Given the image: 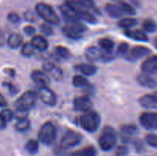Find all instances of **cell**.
<instances>
[{
    "label": "cell",
    "instance_id": "6da1fadb",
    "mask_svg": "<svg viewBox=\"0 0 157 156\" xmlns=\"http://www.w3.org/2000/svg\"><path fill=\"white\" fill-rule=\"evenodd\" d=\"M81 126L88 132L97 131L101 124V117L98 113L94 111L86 112L79 119Z\"/></svg>",
    "mask_w": 157,
    "mask_h": 156
},
{
    "label": "cell",
    "instance_id": "7a4b0ae2",
    "mask_svg": "<svg viewBox=\"0 0 157 156\" xmlns=\"http://www.w3.org/2000/svg\"><path fill=\"white\" fill-rule=\"evenodd\" d=\"M87 29L86 26L78 21V20H67V24L63 27L64 35L71 39H79L82 36V33Z\"/></svg>",
    "mask_w": 157,
    "mask_h": 156
},
{
    "label": "cell",
    "instance_id": "3957f363",
    "mask_svg": "<svg viewBox=\"0 0 157 156\" xmlns=\"http://www.w3.org/2000/svg\"><path fill=\"white\" fill-rule=\"evenodd\" d=\"M36 12L42 19L48 24L58 25L60 23V18L56 12L48 5L44 2L38 3L36 6Z\"/></svg>",
    "mask_w": 157,
    "mask_h": 156
},
{
    "label": "cell",
    "instance_id": "277c9868",
    "mask_svg": "<svg viewBox=\"0 0 157 156\" xmlns=\"http://www.w3.org/2000/svg\"><path fill=\"white\" fill-rule=\"evenodd\" d=\"M117 142V134L115 130L110 126H106L100 136L99 145L104 151H109L113 148Z\"/></svg>",
    "mask_w": 157,
    "mask_h": 156
},
{
    "label": "cell",
    "instance_id": "5b68a950",
    "mask_svg": "<svg viewBox=\"0 0 157 156\" xmlns=\"http://www.w3.org/2000/svg\"><path fill=\"white\" fill-rule=\"evenodd\" d=\"M57 130L55 125L50 122H47L41 127L38 132V139L46 145L53 143L56 138Z\"/></svg>",
    "mask_w": 157,
    "mask_h": 156
},
{
    "label": "cell",
    "instance_id": "8992f818",
    "mask_svg": "<svg viewBox=\"0 0 157 156\" xmlns=\"http://www.w3.org/2000/svg\"><path fill=\"white\" fill-rule=\"evenodd\" d=\"M36 94L32 91H26L15 101L16 110H29L32 108L36 101Z\"/></svg>",
    "mask_w": 157,
    "mask_h": 156
},
{
    "label": "cell",
    "instance_id": "52a82bcc",
    "mask_svg": "<svg viewBox=\"0 0 157 156\" xmlns=\"http://www.w3.org/2000/svg\"><path fill=\"white\" fill-rule=\"evenodd\" d=\"M81 141L82 136L81 134L73 130H68L61 140V147L64 149H68L79 145Z\"/></svg>",
    "mask_w": 157,
    "mask_h": 156
},
{
    "label": "cell",
    "instance_id": "ba28073f",
    "mask_svg": "<svg viewBox=\"0 0 157 156\" xmlns=\"http://www.w3.org/2000/svg\"><path fill=\"white\" fill-rule=\"evenodd\" d=\"M140 122L144 128L154 130L157 128V114L154 112H146L140 117Z\"/></svg>",
    "mask_w": 157,
    "mask_h": 156
},
{
    "label": "cell",
    "instance_id": "9c48e42d",
    "mask_svg": "<svg viewBox=\"0 0 157 156\" xmlns=\"http://www.w3.org/2000/svg\"><path fill=\"white\" fill-rule=\"evenodd\" d=\"M38 96L44 104L48 106H55L57 102L56 95L48 87H41L38 90Z\"/></svg>",
    "mask_w": 157,
    "mask_h": 156
},
{
    "label": "cell",
    "instance_id": "30bf717a",
    "mask_svg": "<svg viewBox=\"0 0 157 156\" xmlns=\"http://www.w3.org/2000/svg\"><path fill=\"white\" fill-rule=\"evenodd\" d=\"M150 52V50L144 46H135L130 51L125 55L127 59L130 61H136L140 58H144V56L148 54Z\"/></svg>",
    "mask_w": 157,
    "mask_h": 156
},
{
    "label": "cell",
    "instance_id": "8fae6325",
    "mask_svg": "<svg viewBox=\"0 0 157 156\" xmlns=\"http://www.w3.org/2000/svg\"><path fill=\"white\" fill-rule=\"evenodd\" d=\"M74 106L77 111L86 113V112L91 110L92 107H93V103L90 99L86 96H78L75 99Z\"/></svg>",
    "mask_w": 157,
    "mask_h": 156
},
{
    "label": "cell",
    "instance_id": "7c38bea8",
    "mask_svg": "<svg viewBox=\"0 0 157 156\" xmlns=\"http://www.w3.org/2000/svg\"><path fill=\"white\" fill-rule=\"evenodd\" d=\"M143 72L147 74H156L157 72V57L156 55L147 58L141 66Z\"/></svg>",
    "mask_w": 157,
    "mask_h": 156
},
{
    "label": "cell",
    "instance_id": "4fadbf2b",
    "mask_svg": "<svg viewBox=\"0 0 157 156\" xmlns=\"http://www.w3.org/2000/svg\"><path fill=\"white\" fill-rule=\"evenodd\" d=\"M85 56L90 61H104L105 52L96 47H89L85 51Z\"/></svg>",
    "mask_w": 157,
    "mask_h": 156
},
{
    "label": "cell",
    "instance_id": "5bb4252c",
    "mask_svg": "<svg viewBox=\"0 0 157 156\" xmlns=\"http://www.w3.org/2000/svg\"><path fill=\"white\" fill-rule=\"evenodd\" d=\"M139 102L143 107L146 109L157 108V96L154 94H147L143 96L139 99Z\"/></svg>",
    "mask_w": 157,
    "mask_h": 156
},
{
    "label": "cell",
    "instance_id": "9a60e30c",
    "mask_svg": "<svg viewBox=\"0 0 157 156\" xmlns=\"http://www.w3.org/2000/svg\"><path fill=\"white\" fill-rule=\"evenodd\" d=\"M32 79L35 83H36L38 85L41 87H48L50 84V79L48 76L40 70H35L32 73Z\"/></svg>",
    "mask_w": 157,
    "mask_h": 156
},
{
    "label": "cell",
    "instance_id": "2e32d148",
    "mask_svg": "<svg viewBox=\"0 0 157 156\" xmlns=\"http://www.w3.org/2000/svg\"><path fill=\"white\" fill-rule=\"evenodd\" d=\"M138 84L142 87H147V88H154L156 87V81L153 77H152L150 74L142 73L138 75L136 77Z\"/></svg>",
    "mask_w": 157,
    "mask_h": 156
},
{
    "label": "cell",
    "instance_id": "e0dca14e",
    "mask_svg": "<svg viewBox=\"0 0 157 156\" xmlns=\"http://www.w3.org/2000/svg\"><path fill=\"white\" fill-rule=\"evenodd\" d=\"M71 3V2H70ZM74 5V4H73ZM75 8H76V18L77 19H81L84 21H87L91 24H94L97 22V19L91 13H90L87 11L84 10V9H81V8H78L75 5Z\"/></svg>",
    "mask_w": 157,
    "mask_h": 156
},
{
    "label": "cell",
    "instance_id": "ac0fdd59",
    "mask_svg": "<svg viewBox=\"0 0 157 156\" xmlns=\"http://www.w3.org/2000/svg\"><path fill=\"white\" fill-rule=\"evenodd\" d=\"M137 132V128L134 125H125L121 128V138L124 141L130 140Z\"/></svg>",
    "mask_w": 157,
    "mask_h": 156
},
{
    "label": "cell",
    "instance_id": "d6986e66",
    "mask_svg": "<svg viewBox=\"0 0 157 156\" xmlns=\"http://www.w3.org/2000/svg\"><path fill=\"white\" fill-rule=\"evenodd\" d=\"M31 44L33 46L34 48L38 50H41V51L47 50L48 47V43L47 40L41 35H37V36L34 37Z\"/></svg>",
    "mask_w": 157,
    "mask_h": 156
},
{
    "label": "cell",
    "instance_id": "ffe728a7",
    "mask_svg": "<svg viewBox=\"0 0 157 156\" xmlns=\"http://www.w3.org/2000/svg\"><path fill=\"white\" fill-rule=\"evenodd\" d=\"M105 11L111 18H119L124 15L122 9L118 6L113 4H107L105 6Z\"/></svg>",
    "mask_w": 157,
    "mask_h": 156
},
{
    "label": "cell",
    "instance_id": "44dd1931",
    "mask_svg": "<svg viewBox=\"0 0 157 156\" xmlns=\"http://www.w3.org/2000/svg\"><path fill=\"white\" fill-rule=\"evenodd\" d=\"M125 35L129 38L136 40V41H147L148 40L147 35L143 31L140 30H129V29H127L125 32Z\"/></svg>",
    "mask_w": 157,
    "mask_h": 156
},
{
    "label": "cell",
    "instance_id": "7402d4cb",
    "mask_svg": "<svg viewBox=\"0 0 157 156\" xmlns=\"http://www.w3.org/2000/svg\"><path fill=\"white\" fill-rule=\"evenodd\" d=\"M97 151L94 147L87 146L74 151L70 156H96Z\"/></svg>",
    "mask_w": 157,
    "mask_h": 156
},
{
    "label": "cell",
    "instance_id": "603a6c76",
    "mask_svg": "<svg viewBox=\"0 0 157 156\" xmlns=\"http://www.w3.org/2000/svg\"><path fill=\"white\" fill-rule=\"evenodd\" d=\"M8 44L12 48H17L22 44V37L18 33H13L9 35Z\"/></svg>",
    "mask_w": 157,
    "mask_h": 156
},
{
    "label": "cell",
    "instance_id": "cb8c5ba5",
    "mask_svg": "<svg viewBox=\"0 0 157 156\" xmlns=\"http://www.w3.org/2000/svg\"><path fill=\"white\" fill-rule=\"evenodd\" d=\"M99 45L103 51L106 53H112V50L114 47V43L109 38H102L100 40Z\"/></svg>",
    "mask_w": 157,
    "mask_h": 156
},
{
    "label": "cell",
    "instance_id": "d4e9b609",
    "mask_svg": "<svg viewBox=\"0 0 157 156\" xmlns=\"http://www.w3.org/2000/svg\"><path fill=\"white\" fill-rule=\"evenodd\" d=\"M78 70L83 73V74L86 75V76H92V75L95 74L98 71V68L95 66L92 65V64H81L78 67Z\"/></svg>",
    "mask_w": 157,
    "mask_h": 156
},
{
    "label": "cell",
    "instance_id": "484cf974",
    "mask_svg": "<svg viewBox=\"0 0 157 156\" xmlns=\"http://www.w3.org/2000/svg\"><path fill=\"white\" fill-rule=\"evenodd\" d=\"M137 21L136 19L133 18H122L121 20H120V21L118 22V25L121 28H130L133 27V26L136 25Z\"/></svg>",
    "mask_w": 157,
    "mask_h": 156
},
{
    "label": "cell",
    "instance_id": "4316f807",
    "mask_svg": "<svg viewBox=\"0 0 157 156\" xmlns=\"http://www.w3.org/2000/svg\"><path fill=\"white\" fill-rule=\"evenodd\" d=\"M15 128L19 132H25L27 129H29L30 126V122L28 119V118L25 119H18V122L15 123Z\"/></svg>",
    "mask_w": 157,
    "mask_h": 156
},
{
    "label": "cell",
    "instance_id": "83f0119b",
    "mask_svg": "<svg viewBox=\"0 0 157 156\" xmlns=\"http://www.w3.org/2000/svg\"><path fill=\"white\" fill-rule=\"evenodd\" d=\"M67 2H71L77 6L85 8H92L94 6L93 0H67Z\"/></svg>",
    "mask_w": 157,
    "mask_h": 156
},
{
    "label": "cell",
    "instance_id": "f1b7e54d",
    "mask_svg": "<svg viewBox=\"0 0 157 156\" xmlns=\"http://www.w3.org/2000/svg\"><path fill=\"white\" fill-rule=\"evenodd\" d=\"M25 148L31 154H35L38 150V142L35 139H30L26 143Z\"/></svg>",
    "mask_w": 157,
    "mask_h": 156
},
{
    "label": "cell",
    "instance_id": "f546056e",
    "mask_svg": "<svg viewBox=\"0 0 157 156\" xmlns=\"http://www.w3.org/2000/svg\"><path fill=\"white\" fill-rule=\"evenodd\" d=\"M73 84L75 87H84L85 86L87 85V80L85 77L82 76H80V75H76V76H74L73 78Z\"/></svg>",
    "mask_w": 157,
    "mask_h": 156
},
{
    "label": "cell",
    "instance_id": "4dcf8cb0",
    "mask_svg": "<svg viewBox=\"0 0 157 156\" xmlns=\"http://www.w3.org/2000/svg\"><path fill=\"white\" fill-rule=\"evenodd\" d=\"M143 28L146 32H153L156 29V22L153 19H147L143 23Z\"/></svg>",
    "mask_w": 157,
    "mask_h": 156
},
{
    "label": "cell",
    "instance_id": "1f68e13d",
    "mask_svg": "<svg viewBox=\"0 0 157 156\" xmlns=\"http://www.w3.org/2000/svg\"><path fill=\"white\" fill-rule=\"evenodd\" d=\"M55 51H56L57 54L59 55L60 57L63 58H69L71 56V52L66 47H63V46H58L55 48Z\"/></svg>",
    "mask_w": 157,
    "mask_h": 156
},
{
    "label": "cell",
    "instance_id": "d6a6232c",
    "mask_svg": "<svg viewBox=\"0 0 157 156\" xmlns=\"http://www.w3.org/2000/svg\"><path fill=\"white\" fill-rule=\"evenodd\" d=\"M35 51V48L32 45L31 43H26V44H23L22 47H21V53L24 56L30 57L32 56Z\"/></svg>",
    "mask_w": 157,
    "mask_h": 156
},
{
    "label": "cell",
    "instance_id": "836d02e7",
    "mask_svg": "<svg viewBox=\"0 0 157 156\" xmlns=\"http://www.w3.org/2000/svg\"><path fill=\"white\" fill-rule=\"evenodd\" d=\"M0 116L2 118L3 120L7 123V122H11L12 120V119L14 118V113L12 110L6 109V110H2V112L0 113Z\"/></svg>",
    "mask_w": 157,
    "mask_h": 156
},
{
    "label": "cell",
    "instance_id": "e575fe53",
    "mask_svg": "<svg viewBox=\"0 0 157 156\" xmlns=\"http://www.w3.org/2000/svg\"><path fill=\"white\" fill-rule=\"evenodd\" d=\"M119 6L121 7V9H122L123 12H126V13L128 14V15H135V13H136L135 9H133L130 5L127 4V3L124 2H121L120 3Z\"/></svg>",
    "mask_w": 157,
    "mask_h": 156
},
{
    "label": "cell",
    "instance_id": "d590c367",
    "mask_svg": "<svg viewBox=\"0 0 157 156\" xmlns=\"http://www.w3.org/2000/svg\"><path fill=\"white\" fill-rule=\"evenodd\" d=\"M129 45L127 43L123 42L118 46L117 50V54L120 56H125L127 53L128 52Z\"/></svg>",
    "mask_w": 157,
    "mask_h": 156
},
{
    "label": "cell",
    "instance_id": "8d00e7d4",
    "mask_svg": "<svg viewBox=\"0 0 157 156\" xmlns=\"http://www.w3.org/2000/svg\"><path fill=\"white\" fill-rule=\"evenodd\" d=\"M49 73L53 76V77L56 80H61L63 77V73L62 70L59 68L57 67L56 66H54L52 68V70L49 71Z\"/></svg>",
    "mask_w": 157,
    "mask_h": 156
},
{
    "label": "cell",
    "instance_id": "74e56055",
    "mask_svg": "<svg viewBox=\"0 0 157 156\" xmlns=\"http://www.w3.org/2000/svg\"><path fill=\"white\" fill-rule=\"evenodd\" d=\"M147 142L150 146L153 147V148H156L157 147V136L156 134H149L147 136Z\"/></svg>",
    "mask_w": 157,
    "mask_h": 156
},
{
    "label": "cell",
    "instance_id": "f35d334b",
    "mask_svg": "<svg viewBox=\"0 0 157 156\" xmlns=\"http://www.w3.org/2000/svg\"><path fill=\"white\" fill-rule=\"evenodd\" d=\"M40 30L42 32L44 35H48V36H50L53 34V29L48 24H42L40 26Z\"/></svg>",
    "mask_w": 157,
    "mask_h": 156
},
{
    "label": "cell",
    "instance_id": "ab89813d",
    "mask_svg": "<svg viewBox=\"0 0 157 156\" xmlns=\"http://www.w3.org/2000/svg\"><path fill=\"white\" fill-rule=\"evenodd\" d=\"M115 154H116V156H127L128 154V148L124 145L119 146L117 148Z\"/></svg>",
    "mask_w": 157,
    "mask_h": 156
},
{
    "label": "cell",
    "instance_id": "60d3db41",
    "mask_svg": "<svg viewBox=\"0 0 157 156\" xmlns=\"http://www.w3.org/2000/svg\"><path fill=\"white\" fill-rule=\"evenodd\" d=\"M27 115H28V110H16L15 115L14 114V116H15V117L17 118V119H25V118H27Z\"/></svg>",
    "mask_w": 157,
    "mask_h": 156
},
{
    "label": "cell",
    "instance_id": "b9f144b4",
    "mask_svg": "<svg viewBox=\"0 0 157 156\" xmlns=\"http://www.w3.org/2000/svg\"><path fill=\"white\" fill-rule=\"evenodd\" d=\"M8 19L12 23H18L20 21V17L18 14L14 13V12H11L8 15Z\"/></svg>",
    "mask_w": 157,
    "mask_h": 156
},
{
    "label": "cell",
    "instance_id": "7bdbcfd3",
    "mask_svg": "<svg viewBox=\"0 0 157 156\" xmlns=\"http://www.w3.org/2000/svg\"><path fill=\"white\" fill-rule=\"evenodd\" d=\"M24 32L27 35H33L35 33V28L33 26L27 25L25 27Z\"/></svg>",
    "mask_w": 157,
    "mask_h": 156
},
{
    "label": "cell",
    "instance_id": "ee69618b",
    "mask_svg": "<svg viewBox=\"0 0 157 156\" xmlns=\"http://www.w3.org/2000/svg\"><path fill=\"white\" fill-rule=\"evenodd\" d=\"M4 85H5V86H6V87H9V91L12 92V93H16V92H17L16 88H15V87H14V86L12 85V84H10V83H5Z\"/></svg>",
    "mask_w": 157,
    "mask_h": 156
},
{
    "label": "cell",
    "instance_id": "f6af8a7d",
    "mask_svg": "<svg viewBox=\"0 0 157 156\" xmlns=\"http://www.w3.org/2000/svg\"><path fill=\"white\" fill-rule=\"evenodd\" d=\"M6 99H5V98L3 97L2 95L0 93V106L1 107H3L5 106H6Z\"/></svg>",
    "mask_w": 157,
    "mask_h": 156
},
{
    "label": "cell",
    "instance_id": "bcb514c9",
    "mask_svg": "<svg viewBox=\"0 0 157 156\" xmlns=\"http://www.w3.org/2000/svg\"><path fill=\"white\" fill-rule=\"evenodd\" d=\"M6 122H5L2 119V118L0 116V129H3V128H6Z\"/></svg>",
    "mask_w": 157,
    "mask_h": 156
},
{
    "label": "cell",
    "instance_id": "7dc6e473",
    "mask_svg": "<svg viewBox=\"0 0 157 156\" xmlns=\"http://www.w3.org/2000/svg\"><path fill=\"white\" fill-rule=\"evenodd\" d=\"M6 73H9V74L10 75V76H15V70H13V69H10V68L7 69V70H6Z\"/></svg>",
    "mask_w": 157,
    "mask_h": 156
}]
</instances>
